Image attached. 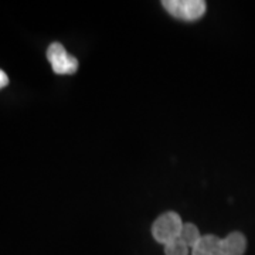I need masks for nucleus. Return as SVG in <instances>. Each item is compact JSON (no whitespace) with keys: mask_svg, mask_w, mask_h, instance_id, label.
<instances>
[{"mask_svg":"<svg viewBox=\"0 0 255 255\" xmlns=\"http://www.w3.org/2000/svg\"><path fill=\"white\" fill-rule=\"evenodd\" d=\"M182 227L183 221L180 216L174 211H167L156 219L152 226V234L157 243L166 246L167 243L179 238Z\"/></svg>","mask_w":255,"mask_h":255,"instance_id":"obj_1","label":"nucleus"},{"mask_svg":"<svg viewBox=\"0 0 255 255\" xmlns=\"http://www.w3.org/2000/svg\"><path fill=\"white\" fill-rule=\"evenodd\" d=\"M163 7L173 17L184 21H194L204 16L206 1L203 0H164Z\"/></svg>","mask_w":255,"mask_h":255,"instance_id":"obj_2","label":"nucleus"},{"mask_svg":"<svg viewBox=\"0 0 255 255\" xmlns=\"http://www.w3.org/2000/svg\"><path fill=\"white\" fill-rule=\"evenodd\" d=\"M47 58L51 64V68L58 75H68L77 73L78 70V60L67 53L63 44L51 43L47 48Z\"/></svg>","mask_w":255,"mask_h":255,"instance_id":"obj_3","label":"nucleus"},{"mask_svg":"<svg viewBox=\"0 0 255 255\" xmlns=\"http://www.w3.org/2000/svg\"><path fill=\"white\" fill-rule=\"evenodd\" d=\"M193 255H226L221 248V238L213 234L201 236L200 241L193 248Z\"/></svg>","mask_w":255,"mask_h":255,"instance_id":"obj_4","label":"nucleus"},{"mask_svg":"<svg viewBox=\"0 0 255 255\" xmlns=\"http://www.w3.org/2000/svg\"><path fill=\"white\" fill-rule=\"evenodd\" d=\"M221 248L226 255H244L247 240L241 233H231L226 238H221Z\"/></svg>","mask_w":255,"mask_h":255,"instance_id":"obj_5","label":"nucleus"},{"mask_svg":"<svg viewBox=\"0 0 255 255\" xmlns=\"http://www.w3.org/2000/svg\"><path fill=\"white\" fill-rule=\"evenodd\" d=\"M179 238L182 240L183 243L186 244V246L189 247V248H194L196 244L200 241L201 234L200 231H199V228L196 227L194 224H191V223H186V224H183L182 231H180V236Z\"/></svg>","mask_w":255,"mask_h":255,"instance_id":"obj_6","label":"nucleus"},{"mask_svg":"<svg viewBox=\"0 0 255 255\" xmlns=\"http://www.w3.org/2000/svg\"><path fill=\"white\" fill-rule=\"evenodd\" d=\"M166 255H189V247L183 243L180 238H176L173 241L167 243L164 246Z\"/></svg>","mask_w":255,"mask_h":255,"instance_id":"obj_7","label":"nucleus"},{"mask_svg":"<svg viewBox=\"0 0 255 255\" xmlns=\"http://www.w3.org/2000/svg\"><path fill=\"white\" fill-rule=\"evenodd\" d=\"M7 84H9V77H7V74L4 73L3 70H0V90L4 88Z\"/></svg>","mask_w":255,"mask_h":255,"instance_id":"obj_8","label":"nucleus"}]
</instances>
